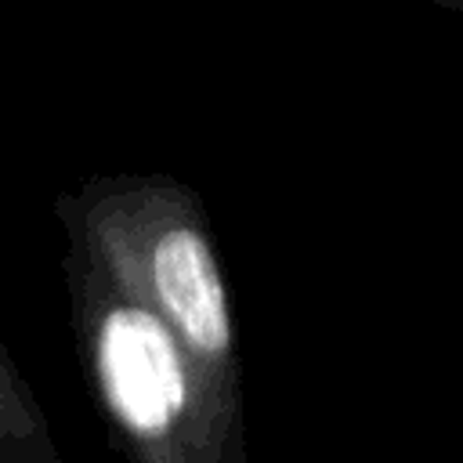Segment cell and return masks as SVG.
Instances as JSON below:
<instances>
[{
    "label": "cell",
    "instance_id": "6da1fadb",
    "mask_svg": "<svg viewBox=\"0 0 463 463\" xmlns=\"http://www.w3.org/2000/svg\"><path fill=\"white\" fill-rule=\"evenodd\" d=\"M94 365L109 412L137 438L166 434L188 405V365L177 329L141 304L105 311Z\"/></svg>",
    "mask_w": 463,
    "mask_h": 463
},
{
    "label": "cell",
    "instance_id": "7a4b0ae2",
    "mask_svg": "<svg viewBox=\"0 0 463 463\" xmlns=\"http://www.w3.org/2000/svg\"><path fill=\"white\" fill-rule=\"evenodd\" d=\"M148 275L163 318L192 351L213 358L232 347V311L224 279L210 242L195 228H166L152 242Z\"/></svg>",
    "mask_w": 463,
    "mask_h": 463
}]
</instances>
